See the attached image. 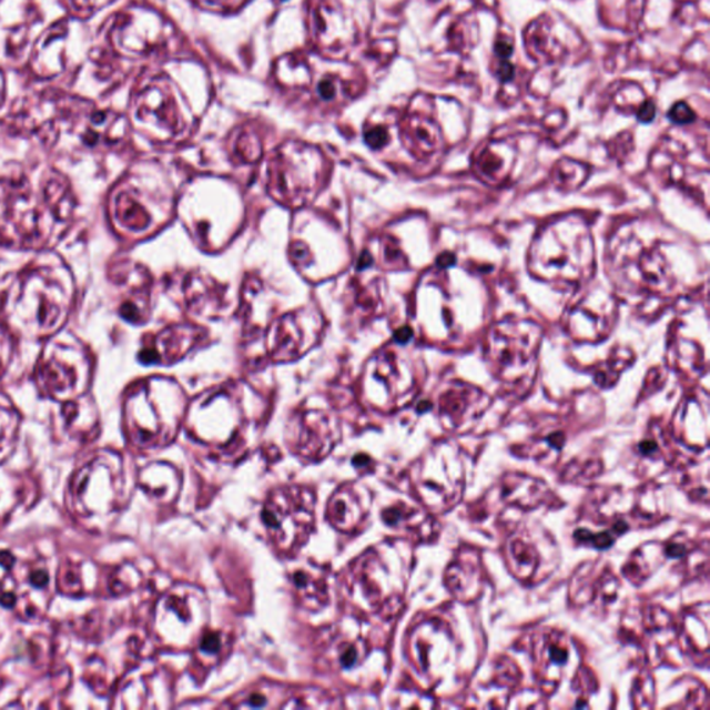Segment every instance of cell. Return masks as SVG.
<instances>
[{"label":"cell","instance_id":"cell-1","mask_svg":"<svg viewBox=\"0 0 710 710\" xmlns=\"http://www.w3.org/2000/svg\"><path fill=\"white\" fill-rule=\"evenodd\" d=\"M72 207L64 178H43L41 193L26 178L0 181V246H42L55 227L65 225Z\"/></svg>","mask_w":710,"mask_h":710},{"label":"cell","instance_id":"cell-2","mask_svg":"<svg viewBox=\"0 0 710 710\" xmlns=\"http://www.w3.org/2000/svg\"><path fill=\"white\" fill-rule=\"evenodd\" d=\"M592 265L590 231L580 220L554 222L531 247V271L546 281L576 285L591 276Z\"/></svg>","mask_w":710,"mask_h":710},{"label":"cell","instance_id":"cell-3","mask_svg":"<svg viewBox=\"0 0 710 710\" xmlns=\"http://www.w3.org/2000/svg\"><path fill=\"white\" fill-rule=\"evenodd\" d=\"M185 415V394L174 381L149 379L126 399L132 440L141 447H163L174 440Z\"/></svg>","mask_w":710,"mask_h":710},{"label":"cell","instance_id":"cell-4","mask_svg":"<svg viewBox=\"0 0 710 710\" xmlns=\"http://www.w3.org/2000/svg\"><path fill=\"white\" fill-rule=\"evenodd\" d=\"M17 293L10 297V315L32 335H49L59 329L69 313L71 293L67 276L53 268H36L21 275ZM10 316V318H11Z\"/></svg>","mask_w":710,"mask_h":710},{"label":"cell","instance_id":"cell-5","mask_svg":"<svg viewBox=\"0 0 710 710\" xmlns=\"http://www.w3.org/2000/svg\"><path fill=\"white\" fill-rule=\"evenodd\" d=\"M316 498L303 486L275 488L261 510L266 536L283 557H293L305 546L315 527Z\"/></svg>","mask_w":710,"mask_h":710},{"label":"cell","instance_id":"cell-6","mask_svg":"<svg viewBox=\"0 0 710 710\" xmlns=\"http://www.w3.org/2000/svg\"><path fill=\"white\" fill-rule=\"evenodd\" d=\"M271 186L282 203L300 207L318 192L325 175V160L318 149L291 142L277 149L271 160Z\"/></svg>","mask_w":710,"mask_h":710},{"label":"cell","instance_id":"cell-7","mask_svg":"<svg viewBox=\"0 0 710 710\" xmlns=\"http://www.w3.org/2000/svg\"><path fill=\"white\" fill-rule=\"evenodd\" d=\"M91 374V358L80 343L50 342L39 361L37 379L49 396L63 398L74 396L87 386Z\"/></svg>","mask_w":710,"mask_h":710},{"label":"cell","instance_id":"cell-8","mask_svg":"<svg viewBox=\"0 0 710 710\" xmlns=\"http://www.w3.org/2000/svg\"><path fill=\"white\" fill-rule=\"evenodd\" d=\"M207 597L196 587L180 586L161 599L159 631L171 647L187 648L207 626Z\"/></svg>","mask_w":710,"mask_h":710},{"label":"cell","instance_id":"cell-9","mask_svg":"<svg viewBox=\"0 0 710 710\" xmlns=\"http://www.w3.org/2000/svg\"><path fill=\"white\" fill-rule=\"evenodd\" d=\"M246 415L241 397L227 390L210 393L199 399L189 416L192 436L210 446L226 447L242 433Z\"/></svg>","mask_w":710,"mask_h":710},{"label":"cell","instance_id":"cell-10","mask_svg":"<svg viewBox=\"0 0 710 710\" xmlns=\"http://www.w3.org/2000/svg\"><path fill=\"white\" fill-rule=\"evenodd\" d=\"M393 559L392 547L385 544L371 548L355 560L348 576V587L352 588V596L361 607L377 612L398 597L397 580L392 577Z\"/></svg>","mask_w":710,"mask_h":710},{"label":"cell","instance_id":"cell-11","mask_svg":"<svg viewBox=\"0 0 710 710\" xmlns=\"http://www.w3.org/2000/svg\"><path fill=\"white\" fill-rule=\"evenodd\" d=\"M540 337V327L531 322H504L488 337V357L499 375L515 379L531 368Z\"/></svg>","mask_w":710,"mask_h":710},{"label":"cell","instance_id":"cell-12","mask_svg":"<svg viewBox=\"0 0 710 710\" xmlns=\"http://www.w3.org/2000/svg\"><path fill=\"white\" fill-rule=\"evenodd\" d=\"M341 437L336 420L321 410H308L293 420L288 443L297 457L310 463L329 455Z\"/></svg>","mask_w":710,"mask_h":710},{"label":"cell","instance_id":"cell-13","mask_svg":"<svg viewBox=\"0 0 710 710\" xmlns=\"http://www.w3.org/2000/svg\"><path fill=\"white\" fill-rule=\"evenodd\" d=\"M320 325L315 314H288L277 321L270 335V352L277 361L298 357L318 337Z\"/></svg>","mask_w":710,"mask_h":710},{"label":"cell","instance_id":"cell-14","mask_svg":"<svg viewBox=\"0 0 710 710\" xmlns=\"http://www.w3.org/2000/svg\"><path fill=\"white\" fill-rule=\"evenodd\" d=\"M371 494L366 487L347 483L337 488L327 503L326 519L344 535L357 532L368 518Z\"/></svg>","mask_w":710,"mask_h":710},{"label":"cell","instance_id":"cell-15","mask_svg":"<svg viewBox=\"0 0 710 710\" xmlns=\"http://www.w3.org/2000/svg\"><path fill=\"white\" fill-rule=\"evenodd\" d=\"M202 337L203 331L197 329V326H171L152 337L142 349L141 359L146 364L175 363L185 357Z\"/></svg>","mask_w":710,"mask_h":710},{"label":"cell","instance_id":"cell-16","mask_svg":"<svg viewBox=\"0 0 710 710\" xmlns=\"http://www.w3.org/2000/svg\"><path fill=\"white\" fill-rule=\"evenodd\" d=\"M408 148L419 158H429L442 148V133L435 121L424 115H410L403 130Z\"/></svg>","mask_w":710,"mask_h":710},{"label":"cell","instance_id":"cell-17","mask_svg":"<svg viewBox=\"0 0 710 710\" xmlns=\"http://www.w3.org/2000/svg\"><path fill=\"white\" fill-rule=\"evenodd\" d=\"M292 586L298 601L305 608L320 609L329 602L327 577L320 570L297 569L291 576Z\"/></svg>","mask_w":710,"mask_h":710},{"label":"cell","instance_id":"cell-18","mask_svg":"<svg viewBox=\"0 0 710 710\" xmlns=\"http://www.w3.org/2000/svg\"><path fill=\"white\" fill-rule=\"evenodd\" d=\"M196 646L197 660L203 665V668L205 666L211 668L219 662L222 655L226 653L227 640L219 631L203 632Z\"/></svg>","mask_w":710,"mask_h":710},{"label":"cell","instance_id":"cell-19","mask_svg":"<svg viewBox=\"0 0 710 710\" xmlns=\"http://www.w3.org/2000/svg\"><path fill=\"white\" fill-rule=\"evenodd\" d=\"M333 660L342 670H352L363 662L366 657L363 642L355 640H343L336 642L333 648Z\"/></svg>","mask_w":710,"mask_h":710},{"label":"cell","instance_id":"cell-20","mask_svg":"<svg viewBox=\"0 0 710 710\" xmlns=\"http://www.w3.org/2000/svg\"><path fill=\"white\" fill-rule=\"evenodd\" d=\"M669 119L676 122V124H688V122L696 120V114H693L690 105L680 102L674 104L673 109L670 110Z\"/></svg>","mask_w":710,"mask_h":710},{"label":"cell","instance_id":"cell-21","mask_svg":"<svg viewBox=\"0 0 710 710\" xmlns=\"http://www.w3.org/2000/svg\"><path fill=\"white\" fill-rule=\"evenodd\" d=\"M11 355L10 338L6 335V332L0 331V375L3 374L6 366L9 364Z\"/></svg>","mask_w":710,"mask_h":710},{"label":"cell","instance_id":"cell-22","mask_svg":"<svg viewBox=\"0 0 710 710\" xmlns=\"http://www.w3.org/2000/svg\"><path fill=\"white\" fill-rule=\"evenodd\" d=\"M655 111H657V109H655V104L651 100H647V102H643L640 110H638V120L642 122H651L655 116Z\"/></svg>","mask_w":710,"mask_h":710},{"label":"cell","instance_id":"cell-23","mask_svg":"<svg viewBox=\"0 0 710 710\" xmlns=\"http://www.w3.org/2000/svg\"><path fill=\"white\" fill-rule=\"evenodd\" d=\"M496 53L498 58H509V54L513 53V42H509L508 39H498L496 43Z\"/></svg>","mask_w":710,"mask_h":710},{"label":"cell","instance_id":"cell-24","mask_svg":"<svg viewBox=\"0 0 710 710\" xmlns=\"http://www.w3.org/2000/svg\"><path fill=\"white\" fill-rule=\"evenodd\" d=\"M498 77L503 82H508L514 78V65L509 64L507 60L501 61L498 65Z\"/></svg>","mask_w":710,"mask_h":710},{"label":"cell","instance_id":"cell-25","mask_svg":"<svg viewBox=\"0 0 710 710\" xmlns=\"http://www.w3.org/2000/svg\"><path fill=\"white\" fill-rule=\"evenodd\" d=\"M204 2L210 6H216V8H224V6L236 2V0H204Z\"/></svg>","mask_w":710,"mask_h":710}]
</instances>
